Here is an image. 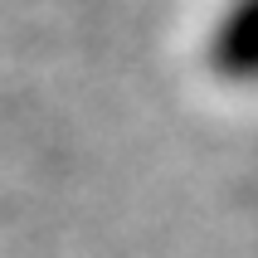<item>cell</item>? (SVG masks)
I'll use <instances>...</instances> for the list:
<instances>
[{
  "mask_svg": "<svg viewBox=\"0 0 258 258\" xmlns=\"http://www.w3.org/2000/svg\"><path fill=\"white\" fill-rule=\"evenodd\" d=\"M205 63L219 83L258 88V0H224L205 34Z\"/></svg>",
  "mask_w": 258,
  "mask_h": 258,
  "instance_id": "cell-1",
  "label": "cell"
}]
</instances>
